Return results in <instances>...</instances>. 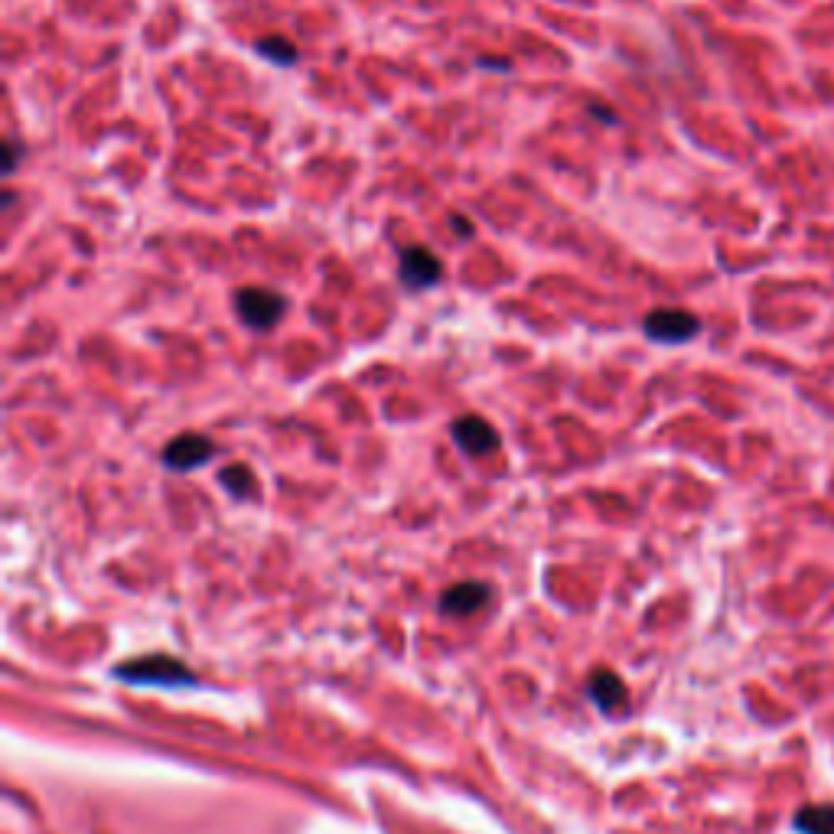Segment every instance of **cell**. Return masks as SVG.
<instances>
[{
  "mask_svg": "<svg viewBox=\"0 0 834 834\" xmlns=\"http://www.w3.org/2000/svg\"><path fill=\"white\" fill-rule=\"evenodd\" d=\"M235 310H238V320L254 329V333H267L274 329L284 313H287V297L271 290V287H241L235 294Z\"/></svg>",
  "mask_w": 834,
  "mask_h": 834,
  "instance_id": "1",
  "label": "cell"
},
{
  "mask_svg": "<svg viewBox=\"0 0 834 834\" xmlns=\"http://www.w3.org/2000/svg\"><path fill=\"white\" fill-rule=\"evenodd\" d=\"M701 333V320L688 310H656L646 316V336L662 346L692 343Z\"/></svg>",
  "mask_w": 834,
  "mask_h": 834,
  "instance_id": "2",
  "label": "cell"
},
{
  "mask_svg": "<svg viewBox=\"0 0 834 834\" xmlns=\"http://www.w3.org/2000/svg\"><path fill=\"white\" fill-rule=\"evenodd\" d=\"M398 274H401V284L408 290H431V287L440 284L444 267H440V258L434 251H427L424 245H411V248L401 251Z\"/></svg>",
  "mask_w": 834,
  "mask_h": 834,
  "instance_id": "3",
  "label": "cell"
},
{
  "mask_svg": "<svg viewBox=\"0 0 834 834\" xmlns=\"http://www.w3.org/2000/svg\"><path fill=\"white\" fill-rule=\"evenodd\" d=\"M457 447L466 453V457H486L499 447V434L493 431V424L486 418H476V414H466V418H457L453 427H450Z\"/></svg>",
  "mask_w": 834,
  "mask_h": 834,
  "instance_id": "4",
  "label": "cell"
},
{
  "mask_svg": "<svg viewBox=\"0 0 834 834\" xmlns=\"http://www.w3.org/2000/svg\"><path fill=\"white\" fill-rule=\"evenodd\" d=\"M215 453V444L202 434H183L176 440L166 444L163 450V463L176 473H186V470H199L209 457Z\"/></svg>",
  "mask_w": 834,
  "mask_h": 834,
  "instance_id": "5",
  "label": "cell"
},
{
  "mask_svg": "<svg viewBox=\"0 0 834 834\" xmlns=\"http://www.w3.org/2000/svg\"><path fill=\"white\" fill-rule=\"evenodd\" d=\"M486 600H489V590L483 584H457L444 594V610L466 617V613H476Z\"/></svg>",
  "mask_w": 834,
  "mask_h": 834,
  "instance_id": "6",
  "label": "cell"
},
{
  "mask_svg": "<svg viewBox=\"0 0 834 834\" xmlns=\"http://www.w3.org/2000/svg\"><path fill=\"white\" fill-rule=\"evenodd\" d=\"M590 692H594V698H597V705H600L603 711L620 708V705H623V698H626L623 685H620V682H617V675H610V672H597V675H594V682H590Z\"/></svg>",
  "mask_w": 834,
  "mask_h": 834,
  "instance_id": "7",
  "label": "cell"
},
{
  "mask_svg": "<svg viewBox=\"0 0 834 834\" xmlns=\"http://www.w3.org/2000/svg\"><path fill=\"white\" fill-rule=\"evenodd\" d=\"M796 829L802 834H834V809L832 806H809L799 812Z\"/></svg>",
  "mask_w": 834,
  "mask_h": 834,
  "instance_id": "8",
  "label": "cell"
},
{
  "mask_svg": "<svg viewBox=\"0 0 834 834\" xmlns=\"http://www.w3.org/2000/svg\"><path fill=\"white\" fill-rule=\"evenodd\" d=\"M258 52H261L264 59H271L274 65H294V62L300 59L297 46H294L290 39H284V36H264V39H258Z\"/></svg>",
  "mask_w": 834,
  "mask_h": 834,
  "instance_id": "9",
  "label": "cell"
},
{
  "mask_svg": "<svg viewBox=\"0 0 834 834\" xmlns=\"http://www.w3.org/2000/svg\"><path fill=\"white\" fill-rule=\"evenodd\" d=\"M219 483H222L232 496H238V499H248V496L254 493V476H251V470L241 466V463L225 466V470L219 473Z\"/></svg>",
  "mask_w": 834,
  "mask_h": 834,
  "instance_id": "10",
  "label": "cell"
},
{
  "mask_svg": "<svg viewBox=\"0 0 834 834\" xmlns=\"http://www.w3.org/2000/svg\"><path fill=\"white\" fill-rule=\"evenodd\" d=\"M20 153H23V150L16 147V140H7V144H3V170H7V173H13V170H16Z\"/></svg>",
  "mask_w": 834,
  "mask_h": 834,
  "instance_id": "11",
  "label": "cell"
}]
</instances>
